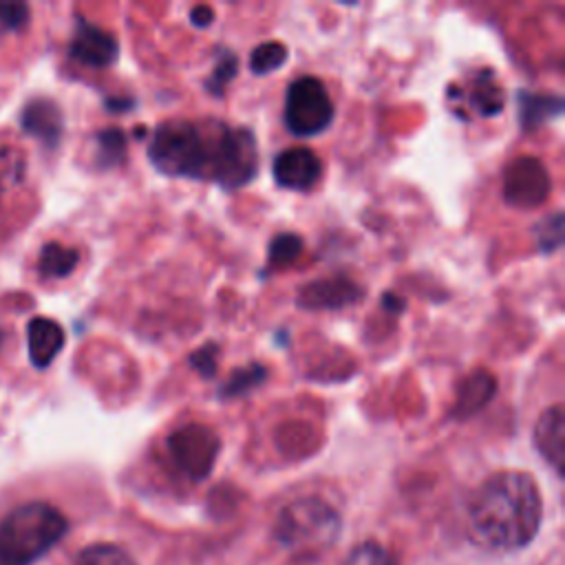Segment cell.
Masks as SVG:
<instances>
[{
    "mask_svg": "<svg viewBox=\"0 0 565 565\" xmlns=\"http://www.w3.org/2000/svg\"><path fill=\"white\" fill-rule=\"evenodd\" d=\"M75 565H135V561L117 545L97 543L77 554Z\"/></svg>",
    "mask_w": 565,
    "mask_h": 565,
    "instance_id": "obj_23",
    "label": "cell"
},
{
    "mask_svg": "<svg viewBox=\"0 0 565 565\" xmlns=\"http://www.w3.org/2000/svg\"><path fill=\"white\" fill-rule=\"evenodd\" d=\"M364 296V289L353 282L347 276H333V278H320L307 282L298 291V307L302 309H342L347 305L360 302Z\"/></svg>",
    "mask_w": 565,
    "mask_h": 565,
    "instance_id": "obj_10",
    "label": "cell"
},
{
    "mask_svg": "<svg viewBox=\"0 0 565 565\" xmlns=\"http://www.w3.org/2000/svg\"><path fill=\"white\" fill-rule=\"evenodd\" d=\"M563 113V97L550 93H519V121L523 130H536Z\"/></svg>",
    "mask_w": 565,
    "mask_h": 565,
    "instance_id": "obj_16",
    "label": "cell"
},
{
    "mask_svg": "<svg viewBox=\"0 0 565 565\" xmlns=\"http://www.w3.org/2000/svg\"><path fill=\"white\" fill-rule=\"evenodd\" d=\"M68 55L75 62H79L82 66L106 68L117 62L119 42L110 31H106L84 18H77L75 31H73L71 44H68Z\"/></svg>",
    "mask_w": 565,
    "mask_h": 565,
    "instance_id": "obj_8",
    "label": "cell"
},
{
    "mask_svg": "<svg viewBox=\"0 0 565 565\" xmlns=\"http://www.w3.org/2000/svg\"><path fill=\"white\" fill-rule=\"evenodd\" d=\"M99 168H115L126 154V135L119 128H104L95 137Z\"/></svg>",
    "mask_w": 565,
    "mask_h": 565,
    "instance_id": "obj_19",
    "label": "cell"
},
{
    "mask_svg": "<svg viewBox=\"0 0 565 565\" xmlns=\"http://www.w3.org/2000/svg\"><path fill=\"white\" fill-rule=\"evenodd\" d=\"M267 380V366L258 362H249L247 366H238L232 371V375L218 386L221 399H236L245 397L254 388H258Z\"/></svg>",
    "mask_w": 565,
    "mask_h": 565,
    "instance_id": "obj_18",
    "label": "cell"
},
{
    "mask_svg": "<svg viewBox=\"0 0 565 565\" xmlns=\"http://www.w3.org/2000/svg\"><path fill=\"white\" fill-rule=\"evenodd\" d=\"M382 305H384V309H391L393 313H399L404 309V300L399 296H395V294H384L382 296Z\"/></svg>",
    "mask_w": 565,
    "mask_h": 565,
    "instance_id": "obj_29",
    "label": "cell"
},
{
    "mask_svg": "<svg viewBox=\"0 0 565 565\" xmlns=\"http://www.w3.org/2000/svg\"><path fill=\"white\" fill-rule=\"evenodd\" d=\"M497 393V380L492 373L479 369L461 380L457 388V399L452 404L455 419H468L479 413Z\"/></svg>",
    "mask_w": 565,
    "mask_h": 565,
    "instance_id": "obj_14",
    "label": "cell"
},
{
    "mask_svg": "<svg viewBox=\"0 0 565 565\" xmlns=\"http://www.w3.org/2000/svg\"><path fill=\"white\" fill-rule=\"evenodd\" d=\"M218 358H221V347L216 342H205L199 349H194L190 353V366L201 375V377H212L216 373L218 366Z\"/></svg>",
    "mask_w": 565,
    "mask_h": 565,
    "instance_id": "obj_26",
    "label": "cell"
},
{
    "mask_svg": "<svg viewBox=\"0 0 565 565\" xmlns=\"http://www.w3.org/2000/svg\"><path fill=\"white\" fill-rule=\"evenodd\" d=\"M550 185V174L536 157H516L503 174V199L519 210L536 207L547 199Z\"/></svg>",
    "mask_w": 565,
    "mask_h": 565,
    "instance_id": "obj_7",
    "label": "cell"
},
{
    "mask_svg": "<svg viewBox=\"0 0 565 565\" xmlns=\"http://www.w3.org/2000/svg\"><path fill=\"white\" fill-rule=\"evenodd\" d=\"M29 20V7L24 2H0V33L18 31Z\"/></svg>",
    "mask_w": 565,
    "mask_h": 565,
    "instance_id": "obj_27",
    "label": "cell"
},
{
    "mask_svg": "<svg viewBox=\"0 0 565 565\" xmlns=\"http://www.w3.org/2000/svg\"><path fill=\"white\" fill-rule=\"evenodd\" d=\"M534 238H536V247L543 254H552L561 247L563 243V214L561 212H552L545 218H541L534 225Z\"/></svg>",
    "mask_w": 565,
    "mask_h": 565,
    "instance_id": "obj_24",
    "label": "cell"
},
{
    "mask_svg": "<svg viewBox=\"0 0 565 565\" xmlns=\"http://www.w3.org/2000/svg\"><path fill=\"white\" fill-rule=\"evenodd\" d=\"M218 448V435L205 424H185L168 437L170 459L177 470L190 479H203L210 475Z\"/></svg>",
    "mask_w": 565,
    "mask_h": 565,
    "instance_id": "obj_6",
    "label": "cell"
},
{
    "mask_svg": "<svg viewBox=\"0 0 565 565\" xmlns=\"http://www.w3.org/2000/svg\"><path fill=\"white\" fill-rule=\"evenodd\" d=\"M64 329L53 318L35 316L26 324V349L29 360L35 369H46L57 353L64 349Z\"/></svg>",
    "mask_w": 565,
    "mask_h": 565,
    "instance_id": "obj_12",
    "label": "cell"
},
{
    "mask_svg": "<svg viewBox=\"0 0 565 565\" xmlns=\"http://www.w3.org/2000/svg\"><path fill=\"white\" fill-rule=\"evenodd\" d=\"M534 446L541 457L561 475L565 459V417L561 404L545 408L536 419Z\"/></svg>",
    "mask_w": 565,
    "mask_h": 565,
    "instance_id": "obj_11",
    "label": "cell"
},
{
    "mask_svg": "<svg viewBox=\"0 0 565 565\" xmlns=\"http://www.w3.org/2000/svg\"><path fill=\"white\" fill-rule=\"evenodd\" d=\"M236 73H238V57H236V53L223 49V51L216 55V62H214V66H212V73H210V77L203 82V86H205V90H207L210 95L221 97V95L225 93V86L236 77Z\"/></svg>",
    "mask_w": 565,
    "mask_h": 565,
    "instance_id": "obj_20",
    "label": "cell"
},
{
    "mask_svg": "<svg viewBox=\"0 0 565 565\" xmlns=\"http://www.w3.org/2000/svg\"><path fill=\"white\" fill-rule=\"evenodd\" d=\"M335 108L324 84L313 75L294 79L285 95L282 121L296 137H313L327 130L333 121Z\"/></svg>",
    "mask_w": 565,
    "mask_h": 565,
    "instance_id": "obj_5",
    "label": "cell"
},
{
    "mask_svg": "<svg viewBox=\"0 0 565 565\" xmlns=\"http://www.w3.org/2000/svg\"><path fill=\"white\" fill-rule=\"evenodd\" d=\"M68 530L64 514L51 503L31 501L11 510L0 523V561L29 565L44 556Z\"/></svg>",
    "mask_w": 565,
    "mask_h": 565,
    "instance_id": "obj_3",
    "label": "cell"
},
{
    "mask_svg": "<svg viewBox=\"0 0 565 565\" xmlns=\"http://www.w3.org/2000/svg\"><path fill=\"white\" fill-rule=\"evenodd\" d=\"M344 565H397L395 558L377 543H362L358 545L344 561Z\"/></svg>",
    "mask_w": 565,
    "mask_h": 565,
    "instance_id": "obj_25",
    "label": "cell"
},
{
    "mask_svg": "<svg viewBox=\"0 0 565 565\" xmlns=\"http://www.w3.org/2000/svg\"><path fill=\"white\" fill-rule=\"evenodd\" d=\"M22 128L24 132H29L31 137L40 139L46 146H57L60 137H62V128H64V119H62V110L57 108L55 102L51 99H31L22 115H20Z\"/></svg>",
    "mask_w": 565,
    "mask_h": 565,
    "instance_id": "obj_13",
    "label": "cell"
},
{
    "mask_svg": "<svg viewBox=\"0 0 565 565\" xmlns=\"http://www.w3.org/2000/svg\"><path fill=\"white\" fill-rule=\"evenodd\" d=\"M274 181L294 192L311 190L322 177V161L320 157L307 146H294L276 154L271 163Z\"/></svg>",
    "mask_w": 565,
    "mask_h": 565,
    "instance_id": "obj_9",
    "label": "cell"
},
{
    "mask_svg": "<svg viewBox=\"0 0 565 565\" xmlns=\"http://www.w3.org/2000/svg\"><path fill=\"white\" fill-rule=\"evenodd\" d=\"M148 159L166 177L210 181L225 190L247 185L258 172L256 137L221 119H166L148 139Z\"/></svg>",
    "mask_w": 565,
    "mask_h": 565,
    "instance_id": "obj_1",
    "label": "cell"
},
{
    "mask_svg": "<svg viewBox=\"0 0 565 565\" xmlns=\"http://www.w3.org/2000/svg\"><path fill=\"white\" fill-rule=\"evenodd\" d=\"M340 532L338 512L322 499L302 497L282 508L276 521V539L296 556L322 554Z\"/></svg>",
    "mask_w": 565,
    "mask_h": 565,
    "instance_id": "obj_4",
    "label": "cell"
},
{
    "mask_svg": "<svg viewBox=\"0 0 565 565\" xmlns=\"http://www.w3.org/2000/svg\"><path fill=\"white\" fill-rule=\"evenodd\" d=\"M302 254V238L291 232H282L271 238L267 249V265L269 269L289 267Z\"/></svg>",
    "mask_w": 565,
    "mask_h": 565,
    "instance_id": "obj_21",
    "label": "cell"
},
{
    "mask_svg": "<svg viewBox=\"0 0 565 565\" xmlns=\"http://www.w3.org/2000/svg\"><path fill=\"white\" fill-rule=\"evenodd\" d=\"M214 20V11L207 7V4H196L192 11H190V22L199 29H205L210 26Z\"/></svg>",
    "mask_w": 565,
    "mask_h": 565,
    "instance_id": "obj_28",
    "label": "cell"
},
{
    "mask_svg": "<svg viewBox=\"0 0 565 565\" xmlns=\"http://www.w3.org/2000/svg\"><path fill=\"white\" fill-rule=\"evenodd\" d=\"M79 260V252L75 247H66L60 243H46L38 258V271L42 278L55 280L66 278Z\"/></svg>",
    "mask_w": 565,
    "mask_h": 565,
    "instance_id": "obj_17",
    "label": "cell"
},
{
    "mask_svg": "<svg viewBox=\"0 0 565 565\" xmlns=\"http://www.w3.org/2000/svg\"><path fill=\"white\" fill-rule=\"evenodd\" d=\"M287 62V46L282 42L269 40L258 44L249 55V68L254 75H265L280 68Z\"/></svg>",
    "mask_w": 565,
    "mask_h": 565,
    "instance_id": "obj_22",
    "label": "cell"
},
{
    "mask_svg": "<svg viewBox=\"0 0 565 565\" xmlns=\"http://www.w3.org/2000/svg\"><path fill=\"white\" fill-rule=\"evenodd\" d=\"M503 104H505V93L497 82L494 71L492 68L477 71L468 90V106L479 117H494L503 110Z\"/></svg>",
    "mask_w": 565,
    "mask_h": 565,
    "instance_id": "obj_15",
    "label": "cell"
},
{
    "mask_svg": "<svg viewBox=\"0 0 565 565\" xmlns=\"http://www.w3.org/2000/svg\"><path fill=\"white\" fill-rule=\"evenodd\" d=\"M543 503L527 472L503 470L488 477L468 505L472 541L490 550H516L530 543L541 525Z\"/></svg>",
    "mask_w": 565,
    "mask_h": 565,
    "instance_id": "obj_2",
    "label": "cell"
}]
</instances>
